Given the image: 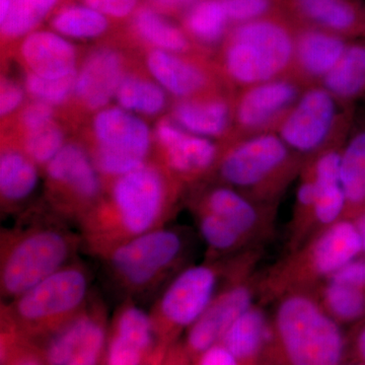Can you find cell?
<instances>
[{
	"label": "cell",
	"instance_id": "obj_13",
	"mask_svg": "<svg viewBox=\"0 0 365 365\" xmlns=\"http://www.w3.org/2000/svg\"><path fill=\"white\" fill-rule=\"evenodd\" d=\"M260 282L261 273L244 262H234L215 299L188 329V351L200 355L220 344L228 328L260 297Z\"/></svg>",
	"mask_w": 365,
	"mask_h": 365
},
{
	"label": "cell",
	"instance_id": "obj_44",
	"mask_svg": "<svg viewBox=\"0 0 365 365\" xmlns=\"http://www.w3.org/2000/svg\"><path fill=\"white\" fill-rule=\"evenodd\" d=\"M197 365H240L225 346L216 344L199 355Z\"/></svg>",
	"mask_w": 365,
	"mask_h": 365
},
{
	"label": "cell",
	"instance_id": "obj_30",
	"mask_svg": "<svg viewBox=\"0 0 365 365\" xmlns=\"http://www.w3.org/2000/svg\"><path fill=\"white\" fill-rule=\"evenodd\" d=\"M340 174L347 203L346 217L353 218L365 207V129L343 144Z\"/></svg>",
	"mask_w": 365,
	"mask_h": 365
},
{
	"label": "cell",
	"instance_id": "obj_40",
	"mask_svg": "<svg viewBox=\"0 0 365 365\" xmlns=\"http://www.w3.org/2000/svg\"><path fill=\"white\" fill-rule=\"evenodd\" d=\"M53 106L35 101L32 104L26 106L21 114V124L26 133L39 130L48 125L54 123L53 117Z\"/></svg>",
	"mask_w": 365,
	"mask_h": 365
},
{
	"label": "cell",
	"instance_id": "obj_12",
	"mask_svg": "<svg viewBox=\"0 0 365 365\" xmlns=\"http://www.w3.org/2000/svg\"><path fill=\"white\" fill-rule=\"evenodd\" d=\"M96 146L91 157L106 182L146 165L150 150L148 125L120 108H108L93 123Z\"/></svg>",
	"mask_w": 365,
	"mask_h": 365
},
{
	"label": "cell",
	"instance_id": "obj_32",
	"mask_svg": "<svg viewBox=\"0 0 365 365\" xmlns=\"http://www.w3.org/2000/svg\"><path fill=\"white\" fill-rule=\"evenodd\" d=\"M62 0H11L9 14L1 21V38L13 41L26 37L61 4Z\"/></svg>",
	"mask_w": 365,
	"mask_h": 365
},
{
	"label": "cell",
	"instance_id": "obj_17",
	"mask_svg": "<svg viewBox=\"0 0 365 365\" xmlns=\"http://www.w3.org/2000/svg\"><path fill=\"white\" fill-rule=\"evenodd\" d=\"M155 340L150 314L134 300H122L113 316L105 365H143Z\"/></svg>",
	"mask_w": 365,
	"mask_h": 365
},
{
	"label": "cell",
	"instance_id": "obj_8",
	"mask_svg": "<svg viewBox=\"0 0 365 365\" xmlns=\"http://www.w3.org/2000/svg\"><path fill=\"white\" fill-rule=\"evenodd\" d=\"M272 333L290 365H339L345 342L339 323L314 290H295L275 300Z\"/></svg>",
	"mask_w": 365,
	"mask_h": 365
},
{
	"label": "cell",
	"instance_id": "obj_38",
	"mask_svg": "<svg viewBox=\"0 0 365 365\" xmlns=\"http://www.w3.org/2000/svg\"><path fill=\"white\" fill-rule=\"evenodd\" d=\"M76 74L78 72L66 78L49 79L29 72L25 78L26 90L36 101L51 106L61 105L74 93Z\"/></svg>",
	"mask_w": 365,
	"mask_h": 365
},
{
	"label": "cell",
	"instance_id": "obj_27",
	"mask_svg": "<svg viewBox=\"0 0 365 365\" xmlns=\"http://www.w3.org/2000/svg\"><path fill=\"white\" fill-rule=\"evenodd\" d=\"M193 211L197 230L206 246V260H222L249 250L260 248L241 232L212 213Z\"/></svg>",
	"mask_w": 365,
	"mask_h": 365
},
{
	"label": "cell",
	"instance_id": "obj_36",
	"mask_svg": "<svg viewBox=\"0 0 365 365\" xmlns=\"http://www.w3.org/2000/svg\"><path fill=\"white\" fill-rule=\"evenodd\" d=\"M63 132L52 123L39 130L26 133L23 153L38 167L46 168L63 148Z\"/></svg>",
	"mask_w": 365,
	"mask_h": 365
},
{
	"label": "cell",
	"instance_id": "obj_4",
	"mask_svg": "<svg viewBox=\"0 0 365 365\" xmlns=\"http://www.w3.org/2000/svg\"><path fill=\"white\" fill-rule=\"evenodd\" d=\"M295 29L288 14L232 26L222 43L218 73L237 91L289 76Z\"/></svg>",
	"mask_w": 365,
	"mask_h": 365
},
{
	"label": "cell",
	"instance_id": "obj_29",
	"mask_svg": "<svg viewBox=\"0 0 365 365\" xmlns=\"http://www.w3.org/2000/svg\"><path fill=\"white\" fill-rule=\"evenodd\" d=\"M321 86L347 104L365 95V41H351Z\"/></svg>",
	"mask_w": 365,
	"mask_h": 365
},
{
	"label": "cell",
	"instance_id": "obj_16",
	"mask_svg": "<svg viewBox=\"0 0 365 365\" xmlns=\"http://www.w3.org/2000/svg\"><path fill=\"white\" fill-rule=\"evenodd\" d=\"M192 210L212 213L230 223L257 246L273 235L276 206L254 201L227 185H211L191 201Z\"/></svg>",
	"mask_w": 365,
	"mask_h": 365
},
{
	"label": "cell",
	"instance_id": "obj_35",
	"mask_svg": "<svg viewBox=\"0 0 365 365\" xmlns=\"http://www.w3.org/2000/svg\"><path fill=\"white\" fill-rule=\"evenodd\" d=\"M107 311L105 302L95 295L90 326L76 354L66 365H98L108 341Z\"/></svg>",
	"mask_w": 365,
	"mask_h": 365
},
{
	"label": "cell",
	"instance_id": "obj_15",
	"mask_svg": "<svg viewBox=\"0 0 365 365\" xmlns=\"http://www.w3.org/2000/svg\"><path fill=\"white\" fill-rule=\"evenodd\" d=\"M155 136L162 150L160 165L182 186L215 174L223 146L206 137L189 133L170 120L158 123Z\"/></svg>",
	"mask_w": 365,
	"mask_h": 365
},
{
	"label": "cell",
	"instance_id": "obj_48",
	"mask_svg": "<svg viewBox=\"0 0 365 365\" xmlns=\"http://www.w3.org/2000/svg\"><path fill=\"white\" fill-rule=\"evenodd\" d=\"M11 4V0H0V23L6 19Z\"/></svg>",
	"mask_w": 365,
	"mask_h": 365
},
{
	"label": "cell",
	"instance_id": "obj_39",
	"mask_svg": "<svg viewBox=\"0 0 365 365\" xmlns=\"http://www.w3.org/2000/svg\"><path fill=\"white\" fill-rule=\"evenodd\" d=\"M25 339L4 331L1 341V359L4 365H46L42 354L24 345Z\"/></svg>",
	"mask_w": 365,
	"mask_h": 365
},
{
	"label": "cell",
	"instance_id": "obj_3",
	"mask_svg": "<svg viewBox=\"0 0 365 365\" xmlns=\"http://www.w3.org/2000/svg\"><path fill=\"white\" fill-rule=\"evenodd\" d=\"M193 234L182 227L158 228L124 242L100 259L110 284L123 299L157 297L191 265Z\"/></svg>",
	"mask_w": 365,
	"mask_h": 365
},
{
	"label": "cell",
	"instance_id": "obj_31",
	"mask_svg": "<svg viewBox=\"0 0 365 365\" xmlns=\"http://www.w3.org/2000/svg\"><path fill=\"white\" fill-rule=\"evenodd\" d=\"M53 30L74 39H93L104 35L110 21L104 14L86 6L67 4L55 11L50 21Z\"/></svg>",
	"mask_w": 365,
	"mask_h": 365
},
{
	"label": "cell",
	"instance_id": "obj_28",
	"mask_svg": "<svg viewBox=\"0 0 365 365\" xmlns=\"http://www.w3.org/2000/svg\"><path fill=\"white\" fill-rule=\"evenodd\" d=\"M232 25L222 0H199L182 16V29L199 47L222 43Z\"/></svg>",
	"mask_w": 365,
	"mask_h": 365
},
{
	"label": "cell",
	"instance_id": "obj_19",
	"mask_svg": "<svg viewBox=\"0 0 365 365\" xmlns=\"http://www.w3.org/2000/svg\"><path fill=\"white\" fill-rule=\"evenodd\" d=\"M173 118L184 130L206 138L230 143L234 123V95L220 88L178 101Z\"/></svg>",
	"mask_w": 365,
	"mask_h": 365
},
{
	"label": "cell",
	"instance_id": "obj_26",
	"mask_svg": "<svg viewBox=\"0 0 365 365\" xmlns=\"http://www.w3.org/2000/svg\"><path fill=\"white\" fill-rule=\"evenodd\" d=\"M131 31L158 50L180 55L202 51L182 28L167 21L163 14L150 6L138 7L132 16Z\"/></svg>",
	"mask_w": 365,
	"mask_h": 365
},
{
	"label": "cell",
	"instance_id": "obj_43",
	"mask_svg": "<svg viewBox=\"0 0 365 365\" xmlns=\"http://www.w3.org/2000/svg\"><path fill=\"white\" fill-rule=\"evenodd\" d=\"M24 100V91L18 83L9 78H2L0 88V113L1 117L16 111Z\"/></svg>",
	"mask_w": 365,
	"mask_h": 365
},
{
	"label": "cell",
	"instance_id": "obj_37",
	"mask_svg": "<svg viewBox=\"0 0 365 365\" xmlns=\"http://www.w3.org/2000/svg\"><path fill=\"white\" fill-rule=\"evenodd\" d=\"M232 26L287 14V0H222Z\"/></svg>",
	"mask_w": 365,
	"mask_h": 365
},
{
	"label": "cell",
	"instance_id": "obj_46",
	"mask_svg": "<svg viewBox=\"0 0 365 365\" xmlns=\"http://www.w3.org/2000/svg\"><path fill=\"white\" fill-rule=\"evenodd\" d=\"M352 220L359 230L362 244V254L365 256V207L360 210Z\"/></svg>",
	"mask_w": 365,
	"mask_h": 365
},
{
	"label": "cell",
	"instance_id": "obj_10",
	"mask_svg": "<svg viewBox=\"0 0 365 365\" xmlns=\"http://www.w3.org/2000/svg\"><path fill=\"white\" fill-rule=\"evenodd\" d=\"M347 103L323 86H309L275 133L304 160L345 143L350 114Z\"/></svg>",
	"mask_w": 365,
	"mask_h": 365
},
{
	"label": "cell",
	"instance_id": "obj_14",
	"mask_svg": "<svg viewBox=\"0 0 365 365\" xmlns=\"http://www.w3.org/2000/svg\"><path fill=\"white\" fill-rule=\"evenodd\" d=\"M306 88L292 76H287L235 91L230 143L275 132Z\"/></svg>",
	"mask_w": 365,
	"mask_h": 365
},
{
	"label": "cell",
	"instance_id": "obj_6",
	"mask_svg": "<svg viewBox=\"0 0 365 365\" xmlns=\"http://www.w3.org/2000/svg\"><path fill=\"white\" fill-rule=\"evenodd\" d=\"M93 292L91 271L76 259L16 299L1 302V327L25 340L49 337L85 309Z\"/></svg>",
	"mask_w": 365,
	"mask_h": 365
},
{
	"label": "cell",
	"instance_id": "obj_18",
	"mask_svg": "<svg viewBox=\"0 0 365 365\" xmlns=\"http://www.w3.org/2000/svg\"><path fill=\"white\" fill-rule=\"evenodd\" d=\"M294 60L289 76L302 85H321L337 66L352 40L295 23Z\"/></svg>",
	"mask_w": 365,
	"mask_h": 365
},
{
	"label": "cell",
	"instance_id": "obj_11",
	"mask_svg": "<svg viewBox=\"0 0 365 365\" xmlns=\"http://www.w3.org/2000/svg\"><path fill=\"white\" fill-rule=\"evenodd\" d=\"M48 199L54 216L79 222L105 192V181L91 155L78 144H66L45 168Z\"/></svg>",
	"mask_w": 365,
	"mask_h": 365
},
{
	"label": "cell",
	"instance_id": "obj_20",
	"mask_svg": "<svg viewBox=\"0 0 365 365\" xmlns=\"http://www.w3.org/2000/svg\"><path fill=\"white\" fill-rule=\"evenodd\" d=\"M148 67L160 86L180 100L222 88L218 71L194 56L153 50L148 56Z\"/></svg>",
	"mask_w": 365,
	"mask_h": 365
},
{
	"label": "cell",
	"instance_id": "obj_47",
	"mask_svg": "<svg viewBox=\"0 0 365 365\" xmlns=\"http://www.w3.org/2000/svg\"><path fill=\"white\" fill-rule=\"evenodd\" d=\"M355 349H356L357 356H359L362 365H365V326L357 335Z\"/></svg>",
	"mask_w": 365,
	"mask_h": 365
},
{
	"label": "cell",
	"instance_id": "obj_23",
	"mask_svg": "<svg viewBox=\"0 0 365 365\" xmlns=\"http://www.w3.org/2000/svg\"><path fill=\"white\" fill-rule=\"evenodd\" d=\"M20 54L30 71L41 78H63L76 72V48L56 33L29 34L21 42Z\"/></svg>",
	"mask_w": 365,
	"mask_h": 365
},
{
	"label": "cell",
	"instance_id": "obj_1",
	"mask_svg": "<svg viewBox=\"0 0 365 365\" xmlns=\"http://www.w3.org/2000/svg\"><path fill=\"white\" fill-rule=\"evenodd\" d=\"M182 188L160 163L106 182L102 198L78 225L83 251L100 260L120 245L165 227Z\"/></svg>",
	"mask_w": 365,
	"mask_h": 365
},
{
	"label": "cell",
	"instance_id": "obj_22",
	"mask_svg": "<svg viewBox=\"0 0 365 365\" xmlns=\"http://www.w3.org/2000/svg\"><path fill=\"white\" fill-rule=\"evenodd\" d=\"M123 76V61L111 48L95 50L76 74L74 95L86 109L105 107L114 96Z\"/></svg>",
	"mask_w": 365,
	"mask_h": 365
},
{
	"label": "cell",
	"instance_id": "obj_21",
	"mask_svg": "<svg viewBox=\"0 0 365 365\" xmlns=\"http://www.w3.org/2000/svg\"><path fill=\"white\" fill-rule=\"evenodd\" d=\"M287 14L299 25L349 40L365 38L364 0H287Z\"/></svg>",
	"mask_w": 365,
	"mask_h": 365
},
{
	"label": "cell",
	"instance_id": "obj_24",
	"mask_svg": "<svg viewBox=\"0 0 365 365\" xmlns=\"http://www.w3.org/2000/svg\"><path fill=\"white\" fill-rule=\"evenodd\" d=\"M38 181V165L23 151L14 148L2 150L0 157L2 212H16L32 196Z\"/></svg>",
	"mask_w": 365,
	"mask_h": 365
},
{
	"label": "cell",
	"instance_id": "obj_2",
	"mask_svg": "<svg viewBox=\"0 0 365 365\" xmlns=\"http://www.w3.org/2000/svg\"><path fill=\"white\" fill-rule=\"evenodd\" d=\"M79 232L58 217L24 220L0 232V295L9 302L78 259Z\"/></svg>",
	"mask_w": 365,
	"mask_h": 365
},
{
	"label": "cell",
	"instance_id": "obj_33",
	"mask_svg": "<svg viewBox=\"0 0 365 365\" xmlns=\"http://www.w3.org/2000/svg\"><path fill=\"white\" fill-rule=\"evenodd\" d=\"M314 292L327 313L338 323H351L365 316V290L325 281Z\"/></svg>",
	"mask_w": 365,
	"mask_h": 365
},
{
	"label": "cell",
	"instance_id": "obj_45",
	"mask_svg": "<svg viewBox=\"0 0 365 365\" xmlns=\"http://www.w3.org/2000/svg\"><path fill=\"white\" fill-rule=\"evenodd\" d=\"M199 0H148L150 6L168 16H182Z\"/></svg>",
	"mask_w": 365,
	"mask_h": 365
},
{
	"label": "cell",
	"instance_id": "obj_5",
	"mask_svg": "<svg viewBox=\"0 0 365 365\" xmlns=\"http://www.w3.org/2000/svg\"><path fill=\"white\" fill-rule=\"evenodd\" d=\"M304 163L275 132H269L223 144L213 175L254 201L277 207Z\"/></svg>",
	"mask_w": 365,
	"mask_h": 365
},
{
	"label": "cell",
	"instance_id": "obj_9",
	"mask_svg": "<svg viewBox=\"0 0 365 365\" xmlns=\"http://www.w3.org/2000/svg\"><path fill=\"white\" fill-rule=\"evenodd\" d=\"M232 257L182 269L165 285L150 311L155 338L169 342L202 316L232 268Z\"/></svg>",
	"mask_w": 365,
	"mask_h": 365
},
{
	"label": "cell",
	"instance_id": "obj_7",
	"mask_svg": "<svg viewBox=\"0 0 365 365\" xmlns=\"http://www.w3.org/2000/svg\"><path fill=\"white\" fill-rule=\"evenodd\" d=\"M362 254L359 230L344 217L317 232L272 268L261 274L262 302H275L295 290H316L338 269Z\"/></svg>",
	"mask_w": 365,
	"mask_h": 365
},
{
	"label": "cell",
	"instance_id": "obj_25",
	"mask_svg": "<svg viewBox=\"0 0 365 365\" xmlns=\"http://www.w3.org/2000/svg\"><path fill=\"white\" fill-rule=\"evenodd\" d=\"M271 337V321L264 307L255 304L228 328L220 344L225 346L241 365L253 361Z\"/></svg>",
	"mask_w": 365,
	"mask_h": 365
},
{
	"label": "cell",
	"instance_id": "obj_41",
	"mask_svg": "<svg viewBox=\"0 0 365 365\" xmlns=\"http://www.w3.org/2000/svg\"><path fill=\"white\" fill-rule=\"evenodd\" d=\"M85 6L95 9L108 19L124 20L133 16L139 0H81Z\"/></svg>",
	"mask_w": 365,
	"mask_h": 365
},
{
	"label": "cell",
	"instance_id": "obj_42",
	"mask_svg": "<svg viewBox=\"0 0 365 365\" xmlns=\"http://www.w3.org/2000/svg\"><path fill=\"white\" fill-rule=\"evenodd\" d=\"M326 281L365 290V257L359 256L350 261L338 269Z\"/></svg>",
	"mask_w": 365,
	"mask_h": 365
},
{
	"label": "cell",
	"instance_id": "obj_34",
	"mask_svg": "<svg viewBox=\"0 0 365 365\" xmlns=\"http://www.w3.org/2000/svg\"><path fill=\"white\" fill-rule=\"evenodd\" d=\"M115 97L125 110L150 116L162 112L167 105L162 86L136 76H124Z\"/></svg>",
	"mask_w": 365,
	"mask_h": 365
}]
</instances>
